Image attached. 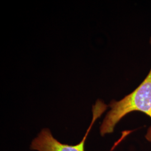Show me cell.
Here are the masks:
<instances>
[{
  "label": "cell",
  "instance_id": "obj_1",
  "mask_svg": "<svg viewBox=\"0 0 151 151\" xmlns=\"http://www.w3.org/2000/svg\"><path fill=\"white\" fill-rule=\"evenodd\" d=\"M151 45V37L150 39ZM100 126L102 136L112 133L116 124L133 111L146 114L151 118V68L143 81L135 90L119 101L113 100Z\"/></svg>",
  "mask_w": 151,
  "mask_h": 151
},
{
  "label": "cell",
  "instance_id": "obj_2",
  "mask_svg": "<svg viewBox=\"0 0 151 151\" xmlns=\"http://www.w3.org/2000/svg\"><path fill=\"white\" fill-rule=\"evenodd\" d=\"M108 106L103 101L98 100L92 107V120L86 134L81 142L76 145L62 144L54 138L50 130L45 128L42 130L38 137L32 140L30 149L35 151H85V144L88 134L95 122L106 110Z\"/></svg>",
  "mask_w": 151,
  "mask_h": 151
},
{
  "label": "cell",
  "instance_id": "obj_3",
  "mask_svg": "<svg viewBox=\"0 0 151 151\" xmlns=\"http://www.w3.org/2000/svg\"><path fill=\"white\" fill-rule=\"evenodd\" d=\"M146 138L151 142V127H150V129L148 130L147 134L146 135Z\"/></svg>",
  "mask_w": 151,
  "mask_h": 151
}]
</instances>
